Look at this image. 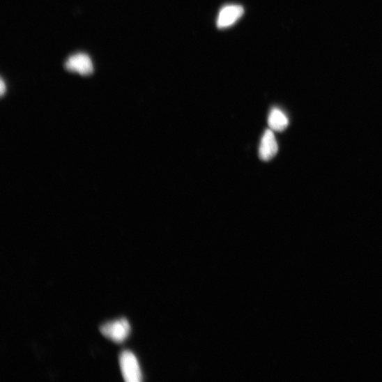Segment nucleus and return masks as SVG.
<instances>
[{"label": "nucleus", "instance_id": "7", "mask_svg": "<svg viewBox=\"0 0 382 382\" xmlns=\"http://www.w3.org/2000/svg\"><path fill=\"white\" fill-rule=\"evenodd\" d=\"M0 87H1V89H0V92H1V95L3 96L6 90L3 79H1V86H0Z\"/></svg>", "mask_w": 382, "mask_h": 382}, {"label": "nucleus", "instance_id": "5", "mask_svg": "<svg viewBox=\"0 0 382 382\" xmlns=\"http://www.w3.org/2000/svg\"><path fill=\"white\" fill-rule=\"evenodd\" d=\"M278 152V146L273 132L266 130L262 137L259 147V157L265 162L271 160Z\"/></svg>", "mask_w": 382, "mask_h": 382}, {"label": "nucleus", "instance_id": "1", "mask_svg": "<svg viewBox=\"0 0 382 382\" xmlns=\"http://www.w3.org/2000/svg\"><path fill=\"white\" fill-rule=\"evenodd\" d=\"M100 332L106 338L112 342L121 344L129 336L130 326L126 319L107 323L100 327Z\"/></svg>", "mask_w": 382, "mask_h": 382}, {"label": "nucleus", "instance_id": "3", "mask_svg": "<svg viewBox=\"0 0 382 382\" xmlns=\"http://www.w3.org/2000/svg\"><path fill=\"white\" fill-rule=\"evenodd\" d=\"M245 10L238 5H227L222 8L218 15L217 26L220 29H226L234 25L244 15Z\"/></svg>", "mask_w": 382, "mask_h": 382}, {"label": "nucleus", "instance_id": "4", "mask_svg": "<svg viewBox=\"0 0 382 382\" xmlns=\"http://www.w3.org/2000/svg\"><path fill=\"white\" fill-rule=\"evenodd\" d=\"M68 71L77 72L82 76H89L93 72L91 59L84 54H77L70 56L65 63Z\"/></svg>", "mask_w": 382, "mask_h": 382}, {"label": "nucleus", "instance_id": "2", "mask_svg": "<svg viewBox=\"0 0 382 382\" xmlns=\"http://www.w3.org/2000/svg\"><path fill=\"white\" fill-rule=\"evenodd\" d=\"M120 367L123 379L127 382H139L142 374L136 357L129 351H123L119 357Z\"/></svg>", "mask_w": 382, "mask_h": 382}, {"label": "nucleus", "instance_id": "6", "mask_svg": "<svg viewBox=\"0 0 382 382\" xmlns=\"http://www.w3.org/2000/svg\"><path fill=\"white\" fill-rule=\"evenodd\" d=\"M268 125L272 130L282 132L288 128L289 120L279 109H273L268 116Z\"/></svg>", "mask_w": 382, "mask_h": 382}]
</instances>
